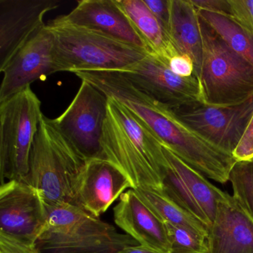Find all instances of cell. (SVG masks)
Returning <instances> with one entry per match:
<instances>
[{
	"label": "cell",
	"instance_id": "obj_1",
	"mask_svg": "<svg viewBox=\"0 0 253 253\" xmlns=\"http://www.w3.org/2000/svg\"><path fill=\"white\" fill-rule=\"evenodd\" d=\"M107 97L101 138L103 159L123 170L134 189L162 191L168 162L161 141L122 103Z\"/></svg>",
	"mask_w": 253,
	"mask_h": 253
},
{
	"label": "cell",
	"instance_id": "obj_2",
	"mask_svg": "<svg viewBox=\"0 0 253 253\" xmlns=\"http://www.w3.org/2000/svg\"><path fill=\"white\" fill-rule=\"evenodd\" d=\"M87 163L57 129L52 119L43 115L24 183L39 192L46 208L62 204L80 207L78 191Z\"/></svg>",
	"mask_w": 253,
	"mask_h": 253
},
{
	"label": "cell",
	"instance_id": "obj_3",
	"mask_svg": "<svg viewBox=\"0 0 253 253\" xmlns=\"http://www.w3.org/2000/svg\"><path fill=\"white\" fill-rule=\"evenodd\" d=\"M47 26L53 36L56 72L125 71L143 60L146 50L82 26L60 17Z\"/></svg>",
	"mask_w": 253,
	"mask_h": 253
},
{
	"label": "cell",
	"instance_id": "obj_4",
	"mask_svg": "<svg viewBox=\"0 0 253 253\" xmlns=\"http://www.w3.org/2000/svg\"><path fill=\"white\" fill-rule=\"evenodd\" d=\"M46 210V223L35 244L38 253H116L140 245L78 206L62 204Z\"/></svg>",
	"mask_w": 253,
	"mask_h": 253
},
{
	"label": "cell",
	"instance_id": "obj_5",
	"mask_svg": "<svg viewBox=\"0 0 253 253\" xmlns=\"http://www.w3.org/2000/svg\"><path fill=\"white\" fill-rule=\"evenodd\" d=\"M199 16V15H198ZM203 58L201 102L217 107L241 104L253 97V66L233 51L199 16Z\"/></svg>",
	"mask_w": 253,
	"mask_h": 253
},
{
	"label": "cell",
	"instance_id": "obj_6",
	"mask_svg": "<svg viewBox=\"0 0 253 253\" xmlns=\"http://www.w3.org/2000/svg\"><path fill=\"white\" fill-rule=\"evenodd\" d=\"M41 101L31 86L0 103V172L2 184L25 182L31 152L42 119Z\"/></svg>",
	"mask_w": 253,
	"mask_h": 253
},
{
	"label": "cell",
	"instance_id": "obj_7",
	"mask_svg": "<svg viewBox=\"0 0 253 253\" xmlns=\"http://www.w3.org/2000/svg\"><path fill=\"white\" fill-rule=\"evenodd\" d=\"M108 97L94 85L82 81L75 98L54 126L86 160L103 159L101 147Z\"/></svg>",
	"mask_w": 253,
	"mask_h": 253
},
{
	"label": "cell",
	"instance_id": "obj_8",
	"mask_svg": "<svg viewBox=\"0 0 253 253\" xmlns=\"http://www.w3.org/2000/svg\"><path fill=\"white\" fill-rule=\"evenodd\" d=\"M173 111L200 137L233 157L253 116V97L237 106L217 107L197 103Z\"/></svg>",
	"mask_w": 253,
	"mask_h": 253
},
{
	"label": "cell",
	"instance_id": "obj_9",
	"mask_svg": "<svg viewBox=\"0 0 253 253\" xmlns=\"http://www.w3.org/2000/svg\"><path fill=\"white\" fill-rule=\"evenodd\" d=\"M163 148L168 169L163 180L162 192L210 228L215 217L217 204L226 192L208 181L205 176L169 149Z\"/></svg>",
	"mask_w": 253,
	"mask_h": 253
},
{
	"label": "cell",
	"instance_id": "obj_10",
	"mask_svg": "<svg viewBox=\"0 0 253 253\" xmlns=\"http://www.w3.org/2000/svg\"><path fill=\"white\" fill-rule=\"evenodd\" d=\"M47 216L39 192L30 185L11 180L0 186V233L35 247Z\"/></svg>",
	"mask_w": 253,
	"mask_h": 253
},
{
	"label": "cell",
	"instance_id": "obj_11",
	"mask_svg": "<svg viewBox=\"0 0 253 253\" xmlns=\"http://www.w3.org/2000/svg\"><path fill=\"white\" fill-rule=\"evenodd\" d=\"M121 72L137 88L172 110L202 103L198 80L195 76L183 78L175 75L169 62L155 54L149 53Z\"/></svg>",
	"mask_w": 253,
	"mask_h": 253
},
{
	"label": "cell",
	"instance_id": "obj_12",
	"mask_svg": "<svg viewBox=\"0 0 253 253\" xmlns=\"http://www.w3.org/2000/svg\"><path fill=\"white\" fill-rule=\"evenodd\" d=\"M58 0H0V71L45 27L44 17Z\"/></svg>",
	"mask_w": 253,
	"mask_h": 253
},
{
	"label": "cell",
	"instance_id": "obj_13",
	"mask_svg": "<svg viewBox=\"0 0 253 253\" xmlns=\"http://www.w3.org/2000/svg\"><path fill=\"white\" fill-rule=\"evenodd\" d=\"M53 44L52 34L46 25L0 71L3 75L0 103L31 86L35 81L56 73Z\"/></svg>",
	"mask_w": 253,
	"mask_h": 253
},
{
	"label": "cell",
	"instance_id": "obj_14",
	"mask_svg": "<svg viewBox=\"0 0 253 253\" xmlns=\"http://www.w3.org/2000/svg\"><path fill=\"white\" fill-rule=\"evenodd\" d=\"M126 189H134V185L123 170L106 160H91L81 180L78 203L81 208L99 217Z\"/></svg>",
	"mask_w": 253,
	"mask_h": 253
},
{
	"label": "cell",
	"instance_id": "obj_15",
	"mask_svg": "<svg viewBox=\"0 0 253 253\" xmlns=\"http://www.w3.org/2000/svg\"><path fill=\"white\" fill-rule=\"evenodd\" d=\"M207 244V253H253V220L232 195L217 204Z\"/></svg>",
	"mask_w": 253,
	"mask_h": 253
},
{
	"label": "cell",
	"instance_id": "obj_16",
	"mask_svg": "<svg viewBox=\"0 0 253 253\" xmlns=\"http://www.w3.org/2000/svg\"><path fill=\"white\" fill-rule=\"evenodd\" d=\"M114 220L140 245L158 253H169L165 223L140 200L134 189L120 197L119 203L114 208Z\"/></svg>",
	"mask_w": 253,
	"mask_h": 253
},
{
	"label": "cell",
	"instance_id": "obj_17",
	"mask_svg": "<svg viewBox=\"0 0 253 253\" xmlns=\"http://www.w3.org/2000/svg\"><path fill=\"white\" fill-rule=\"evenodd\" d=\"M60 18L66 23L100 32L149 52L116 0H82L69 14Z\"/></svg>",
	"mask_w": 253,
	"mask_h": 253
},
{
	"label": "cell",
	"instance_id": "obj_18",
	"mask_svg": "<svg viewBox=\"0 0 253 253\" xmlns=\"http://www.w3.org/2000/svg\"><path fill=\"white\" fill-rule=\"evenodd\" d=\"M169 35L179 55L189 57L198 80L203 58V43L199 16L190 0H171Z\"/></svg>",
	"mask_w": 253,
	"mask_h": 253
},
{
	"label": "cell",
	"instance_id": "obj_19",
	"mask_svg": "<svg viewBox=\"0 0 253 253\" xmlns=\"http://www.w3.org/2000/svg\"><path fill=\"white\" fill-rule=\"evenodd\" d=\"M151 54L169 63L179 55L169 35L143 0H116Z\"/></svg>",
	"mask_w": 253,
	"mask_h": 253
},
{
	"label": "cell",
	"instance_id": "obj_20",
	"mask_svg": "<svg viewBox=\"0 0 253 253\" xmlns=\"http://www.w3.org/2000/svg\"><path fill=\"white\" fill-rule=\"evenodd\" d=\"M137 196L164 223L189 228L207 238L209 228L162 191L148 188L134 189Z\"/></svg>",
	"mask_w": 253,
	"mask_h": 253
},
{
	"label": "cell",
	"instance_id": "obj_21",
	"mask_svg": "<svg viewBox=\"0 0 253 253\" xmlns=\"http://www.w3.org/2000/svg\"><path fill=\"white\" fill-rule=\"evenodd\" d=\"M207 22L237 54L253 66V35L240 27L229 16L198 10Z\"/></svg>",
	"mask_w": 253,
	"mask_h": 253
},
{
	"label": "cell",
	"instance_id": "obj_22",
	"mask_svg": "<svg viewBox=\"0 0 253 253\" xmlns=\"http://www.w3.org/2000/svg\"><path fill=\"white\" fill-rule=\"evenodd\" d=\"M234 197L253 220V158L236 161L229 173Z\"/></svg>",
	"mask_w": 253,
	"mask_h": 253
},
{
	"label": "cell",
	"instance_id": "obj_23",
	"mask_svg": "<svg viewBox=\"0 0 253 253\" xmlns=\"http://www.w3.org/2000/svg\"><path fill=\"white\" fill-rule=\"evenodd\" d=\"M169 241V253H207V238L184 227L165 223Z\"/></svg>",
	"mask_w": 253,
	"mask_h": 253
},
{
	"label": "cell",
	"instance_id": "obj_24",
	"mask_svg": "<svg viewBox=\"0 0 253 253\" xmlns=\"http://www.w3.org/2000/svg\"><path fill=\"white\" fill-rule=\"evenodd\" d=\"M229 17L253 35V0H229Z\"/></svg>",
	"mask_w": 253,
	"mask_h": 253
},
{
	"label": "cell",
	"instance_id": "obj_25",
	"mask_svg": "<svg viewBox=\"0 0 253 253\" xmlns=\"http://www.w3.org/2000/svg\"><path fill=\"white\" fill-rule=\"evenodd\" d=\"M143 2L169 34L171 16V0H143Z\"/></svg>",
	"mask_w": 253,
	"mask_h": 253
},
{
	"label": "cell",
	"instance_id": "obj_26",
	"mask_svg": "<svg viewBox=\"0 0 253 253\" xmlns=\"http://www.w3.org/2000/svg\"><path fill=\"white\" fill-rule=\"evenodd\" d=\"M233 158L236 161L253 158V116L242 140L234 152Z\"/></svg>",
	"mask_w": 253,
	"mask_h": 253
},
{
	"label": "cell",
	"instance_id": "obj_27",
	"mask_svg": "<svg viewBox=\"0 0 253 253\" xmlns=\"http://www.w3.org/2000/svg\"><path fill=\"white\" fill-rule=\"evenodd\" d=\"M169 66L178 76L183 78L195 76L193 62L187 56L177 55L172 57L169 63Z\"/></svg>",
	"mask_w": 253,
	"mask_h": 253
},
{
	"label": "cell",
	"instance_id": "obj_28",
	"mask_svg": "<svg viewBox=\"0 0 253 253\" xmlns=\"http://www.w3.org/2000/svg\"><path fill=\"white\" fill-rule=\"evenodd\" d=\"M190 2L196 9L229 16V0H190Z\"/></svg>",
	"mask_w": 253,
	"mask_h": 253
},
{
	"label": "cell",
	"instance_id": "obj_29",
	"mask_svg": "<svg viewBox=\"0 0 253 253\" xmlns=\"http://www.w3.org/2000/svg\"><path fill=\"white\" fill-rule=\"evenodd\" d=\"M34 248L0 233V253H30Z\"/></svg>",
	"mask_w": 253,
	"mask_h": 253
},
{
	"label": "cell",
	"instance_id": "obj_30",
	"mask_svg": "<svg viewBox=\"0 0 253 253\" xmlns=\"http://www.w3.org/2000/svg\"><path fill=\"white\" fill-rule=\"evenodd\" d=\"M116 253H161L141 245L131 246L120 250Z\"/></svg>",
	"mask_w": 253,
	"mask_h": 253
},
{
	"label": "cell",
	"instance_id": "obj_31",
	"mask_svg": "<svg viewBox=\"0 0 253 253\" xmlns=\"http://www.w3.org/2000/svg\"><path fill=\"white\" fill-rule=\"evenodd\" d=\"M30 253H38V252H37V250H35V248H34V250H32V252H31Z\"/></svg>",
	"mask_w": 253,
	"mask_h": 253
}]
</instances>
